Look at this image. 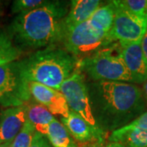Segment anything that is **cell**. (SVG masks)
<instances>
[{
  "label": "cell",
  "mask_w": 147,
  "mask_h": 147,
  "mask_svg": "<svg viewBox=\"0 0 147 147\" xmlns=\"http://www.w3.org/2000/svg\"><path fill=\"white\" fill-rule=\"evenodd\" d=\"M90 147H125L123 144L119 143V142H110L106 145H101L100 143H97L96 145L91 146Z\"/></svg>",
  "instance_id": "cell-24"
},
{
  "label": "cell",
  "mask_w": 147,
  "mask_h": 147,
  "mask_svg": "<svg viewBox=\"0 0 147 147\" xmlns=\"http://www.w3.org/2000/svg\"><path fill=\"white\" fill-rule=\"evenodd\" d=\"M110 141L121 143L125 147H147V130L122 127L112 131Z\"/></svg>",
  "instance_id": "cell-15"
},
{
  "label": "cell",
  "mask_w": 147,
  "mask_h": 147,
  "mask_svg": "<svg viewBox=\"0 0 147 147\" xmlns=\"http://www.w3.org/2000/svg\"><path fill=\"white\" fill-rule=\"evenodd\" d=\"M61 41L66 51L75 57L78 56L88 57L111 42L110 37L95 29L89 21L66 30Z\"/></svg>",
  "instance_id": "cell-5"
},
{
  "label": "cell",
  "mask_w": 147,
  "mask_h": 147,
  "mask_svg": "<svg viewBox=\"0 0 147 147\" xmlns=\"http://www.w3.org/2000/svg\"><path fill=\"white\" fill-rule=\"evenodd\" d=\"M31 98L29 82L21 73L19 61L0 65V105L17 107Z\"/></svg>",
  "instance_id": "cell-6"
},
{
  "label": "cell",
  "mask_w": 147,
  "mask_h": 147,
  "mask_svg": "<svg viewBox=\"0 0 147 147\" xmlns=\"http://www.w3.org/2000/svg\"><path fill=\"white\" fill-rule=\"evenodd\" d=\"M46 137L53 147H78L61 122L56 119L49 124Z\"/></svg>",
  "instance_id": "cell-17"
},
{
  "label": "cell",
  "mask_w": 147,
  "mask_h": 147,
  "mask_svg": "<svg viewBox=\"0 0 147 147\" xmlns=\"http://www.w3.org/2000/svg\"><path fill=\"white\" fill-rule=\"evenodd\" d=\"M141 45H142V51L144 53V55H145V57L147 60V29L145 34H144V37L142 38V42H141Z\"/></svg>",
  "instance_id": "cell-25"
},
{
  "label": "cell",
  "mask_w": 147,
  "mask_h": 147,
  "mask_svg": "<svg viewBox=\"0 0 147 147\" xmlns=\"http://www.w3.org/2000/svg\"><path fill=\"white\" fill-rule=\"evenodd\" d=\"M26 121V104L2 110L0 113V145L12 142Z\"/></svg>",
  "instance_id": "cell-12"
},
{
  "label": "cell",
  "mask_w": 147,
  "mask_h": 147,
  "mask_svg": "<svg viewBox=\"0 0 147 147\" xmlns=\"http://www.w3.org/2000/svg\"><path fill=\"white\" fill-rule=\"evenodd\" d=\"M21 54V51L9 36L0 32V65L16 61Z\"/></svg>",
  "instance_id": "cell-18"
},
{
  "label": "cell",
  "mask_w": 147,
  "mask_h": 147,
  "mask_svg": "<svg viewBox=\"0 0 147 147\" xmlns=\"http://www.w3.org/2000/svg\"><path fill=\"white\" fill-rule=\"evenodd\" d=\"M127 129L131 128H141L147 130V111L143 113L142 115L139 116L134 121H132L131 123L127 124V126L123 127Z\"/></svg>",
  "instance_id": "cell-22"
},
{
  "label": "cell",
  "mask_w": 147,
  "mask_h": 147,
  "mask_svg": "<svg viewBox=\"0 0 147 147\" xmlns=\"http://www.w3.org/2000/svg\"><path fill=\"white\" fill-rule=\"evenodd\" d=\"M119 56L131 78V83L144 84L147 81V60L141 42L120 45Z\"/></svg>",
  "instance_id": "cell-10"
},
{
  "label": "cell",
  "mask_w": 147,
  "mask_h": 147,
  "mask_svg": "<svg viewBox=\"0 0 147 147\" xmlns=\"http://www.w3.org/2000/svg\"><path fill=\"white\" fill-rule=\"evenodd\" d=\"M79 68L93 81L131 83V75L119 54L117 56L109 52L98 51L84 57L79 62Z\"/></svg>",
  "instance_id": "cell-4"
},
{
  "label": "cell",
  "mask_w": 147,
  "mask_h": 147,
  "mask_svg": "<svg viewBox=\"0 0 147 147\" xmlns=\"http://www.w3.org/2000/svg\"><path fill=\"white\" fill-rule=\"evenodd\" d=\"M116 3L131 14L147 21V0H116Z\"/></svg>",
  "instance_id": "cell-19"
},
{
  "label": "cell",
  "mask_w": 147,
  "mask_h": 147,
  "mask_svg": "<svg viewBox=\"0 0 147 147\" xmlns=\"http://www.w3.org/2000/svg\"><path fill=\"white\" fill-rule=\"evenodd\" d=\"M27 112V120L29 121L35 131L42 136H46L49 124L55 118L43 105L37 102L26 104Z\"/></svg>",
  "instance_id": "cell-14"
},
{
  "label": "cell",
  "mask_w": 147,
  "mask_h": 147,
  "mask_svg": "<svg viewBox=\"0 0 147 147\" xmlns=\"http://www.w3.org/2000/svg\"><path fill=\"white\" fill-rule=\"evenodd\" d=\"M30 147H50V146L47 140L45 139L44 136L35 131Z\"/></svg>",
  "instance_id": "cell-23"
},
{
  "label": "cell",
  "mask_w": 147,
  "mask_h": 147,
  "mask_svg": "<svg viewBox=\"0 0 147 147\" xmlns=\"http://www.w3.org/2000/svg\"><path fill=\"white\" fill-rule=\"evenodd\" d=\"M61 123L67 129L71 137L79 142H88L96 140L101 144L106 132L99 127H94L73 110L65 118H61Z\"/></svg>",
  "instance_id": "cell-11"
},
{
  "label": "cell",
  "mask_w": 147,
  "mask_h": 147,
  "mask_svg": "<svg viewBox=\"0 0 147 147\" xmlns=\"http://www.w3.org/2000/svg\"><path fill=\"white\" fill-rule=\"evenodd\" d=\"M99 0H74L70 9L63 21V34L66 30L89 20L95 11L101 7Z\"/></svg>",
  "instance_id": "cell-13"
},
{
  "label": "cell",
  "mask_w": 147,
  "mask_h": 147,
  "mask_svg": "<svg viewBox=\"0 0 147 147\" xmlns=\"http://www.w3.org/2000/svg\"><path fill=\"white\" fill-rule=\"evenodd\" d=\"M35 131V128L27 120L21 131L12 141L11 147H30Z\"/></svg>",
  "instance_id": "cell-20"
},
{
  "label": "cell",
  "mask_w": 147,
  "mask_h": 147,
  "mask_svg": "<svg viewBox=\"0 0 147 147\" xmlns=\"http://www.w3.org/2000/svg\"><path fill=\"white\" fill-rule=\"evenodd\" d=\"M30 95L37 103L43 105L52 115L65 118L69 114V107L63 94L41 84L29 82Z\"/></svg>",
  "instance_id": "cell-9"
},
{
  "label": "cell",
  "mask_w": 147,
  "mask_h": 147,
  "mask_svg": "<svg viewBox=\"0 0 147 147\" xmlns=\"http://www.w3.org/2000/svg\"><path fill=\"white\" fill-rule=\"evenodd\" d=\"M59 91L63 94L71 110L79 115L90 125L98 127L92 111L88 84L79 67L74 69L73 74L62 84Z\"/></svg>",
  "instance_id": "cell-7"
},
{
  "label": "cell",
  "mask_w": 147,
  "mask_h": 147,
  "mask_svg": "<svg viewBox=\"0 0 147 147\" xmlns=\"http://www.w3.org/2000/svg\"><path fill=\"white\" fill-rule=\"evenodd\" d=\"M115 12L114 24L110 34L111 42L118 41L123 44L141 42L146 31L147 21L131 14L113 1Z\"/></svg>",
  "instance_id": "cell-8"
},
{
  "label": "cell",
  "mask_w": 147,
  "mask_h": 147,
  "mask_svg": "<svg viewBox=\"0 0 147 147\" xmlns=\"http://www.w3.org/2000/svg\"><path fill=\"white\" fill-rule=\"evenodd\" d=\"M47 1L43 0H16L12 3L11 12L14 14H21L34 10L44 5Z\"/></svg>",
  "instance_id": "cell-21"
},
{
  "label": "cell",
  "mask_w": 147,
  "mask_h": 147,
  "mask_svg": "<svg viewBox=\"0 0 147 147\" xmlns=\"http://www.w3.org/2000/svg\"><path fill=\"white\" fill-rule=\"evenodd\" d=\"M68 3L47 1L44 5L18 14L8 27L9 38L20 50L52 46L62 40Z\"/></svg>",
  "instance_id": "cell-2"
},
{
  "label": "cell",
  "mask_w": 147,
  "mask_h": 147,
  "mask_svg": "<svg viewBox=\"0 0 147 147\" xmlns=\"http://www.w3.org/2000/svg\"><path fill=\"white\" fill-rule=\"evenodd\" d=\"M145 88H146V93L147 95V81L146 82V87H145Z\"/></svg>",
  "instance_id": "cell-27"
},
{
  "label": "cell",
  "mask_w": 147,
  "mask_h": 147,
  "mask_svg": "<svg viewBox=\"0 0 147 147\" xmlns=\"http://www.w3.org/2000/svg\"><path fill=\"white\" fill-rule=\"evenodd\" d=\"M19 65L28 82L41 84L59 91L76 69L77 59L66 50L52 45L19 61Z\"/></svg>",
  "instance_id": "cell-3"
},
{
  "label": "cell",
  "mask_w": 147,
  "mask_h": 147,
  "mask_svg": "<svg viewBox=\"0 0 147 147\" xmlns=\"http://www.w3.org/2000/svg\"><path fill=\"white\" fill-rule=\"evenodd\" d=\"M11 142H7V143L1 144L0 147H11Z\"/></svg>",
  "instance_id": "cell-26"
},
{
  "label": "cell",
  "mask_w": 147,
  "mask_h": 147,
  "mask_svg": "<svg viewBox=\"0 0 147 147\" xmlns=\"http://www.w3.org/2000/svg\"><path fill=\"white\" fill-rule=\"evenodd\" d=\"M115 4L113 1H110L107 4L99 7L88 21L95 29L105 33L110 37L115 20Z\"/></svg>",
  "instance_id": "cell-16"
},
{
  "label": "cell",
  "mask_w": 147,
  "mask_h": 147,
  "mask_svg": "<svg viewBox=\"0 0 147 147\" xmlns=\"http://www.w3.org/2000/svg\"><path fill=\"white\" fill-rule=\"evenodd\" d=\"M87 84L93 117L105 132L127 126L146 112L143 92L134 84L110 81Z\"/></svg>",
  "instance_id": "cell-1"
}]
</instances>
